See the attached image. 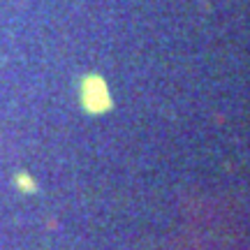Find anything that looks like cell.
<instances>
[{"mask_svg": "<svg viewBox=\"0 0 250 250\" xmlns=\"http://www.w3.org/2000/svg\"><path fill=\"white\" fill-rule=\"evenodd\" d=\"M81 102H83V107L88 109L90 114H100V111H104L109 107V95H107V86H104V81L100 79V77H88V79H83L81 83Z\"/></svg>", "mask_w": 250, "mask_h": 250, "instance_id": "cell-1", "label": "cell"}, {"mask_svg": "<svg viewBox=\"0 0 250 250\" xmlns=\"http://www.w3.org/2000/svg\"><path fill=\"white\" fill-rule=\"evenodd\" d=\"M17 183H19V188H21L23 192H35V183H33V179H30L28 174H19Z\"/></svg>", "mask_w": 250, "mask_h": 250, "instance_id": "cell-2", "label": "cell"}]
</instances>
